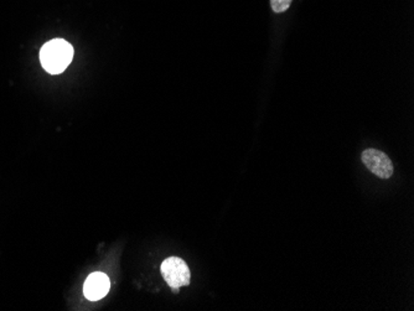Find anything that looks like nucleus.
I'll return each instance as SVG.
<instances>
[{"instance_id":"obj_1","label":"nucleus","mask_w":414,"mask_h":311,"mask_svg":"<svg viewBox=\"0 0 414 311\" xmlns=\"http://www.w3.org/2000/svg\"><path fill=\"white\" fill-rule=\"evenodd\" d=\"M73 59L72 45L62 39L51 40L40 50V61L45 71L59 75L69 67Z\"/></svg>"},{"instance_id":"obj_2","label":"nucleus","mask_w":414,"mask_h":311,"mask_svg":"<svg viewBox=\"0 0 414 311\" xmlns=\"http://www.w3.org/2000/svg\"><path fill=\"white\" fill-rule=\"evenodd\" d=\"M160 271L165 282L173 289H179L190 284V269L181 258H166L165 261L161 263Z\"/></svg>"},{"instance_id":"obj_3","label":"nucleus","mask_w":414,"mask_h":311,"mask_svg":"<svg viewBox=\"0 0 414 311\" xmlns=\"http://www.w3.org/2000/svg\"><path fill=\"white\" fill-rule=\"evenodd\" d=\"M362 163L366 168L381 179H390L393 175V165L385 153L376 149H367L362 153Z\"/></svg>"},{"instance_id":"obj_4","label":"nucleus","mask_w":414,"mask_h":311,"mask_svg":"<svg viewBox=\"0 0 414 311\" xmlns=\"http://www.w3.org/2000/svg\"><path fill=\"white\" fill-rule=\"evenodd\" d=\"M111 288L109 278L104 273L94 272L88 275L85 285H83V294L88 300H99L107 295Z\"/></svg>"},{"instance_id":"obj_5","label":"nucleus","mask_w":414,"mask_h":311,"mask_svg":"<svg viewBox=\"0 0 414 311\" xmlns=\"http://www.w3.org/2000/svg\"><path fill=\"white\" fill-rule=\"evenodd\" d=\"M293 0H271V5L274 13H284L289 9Z\"/></svg>"}]
</instances>
